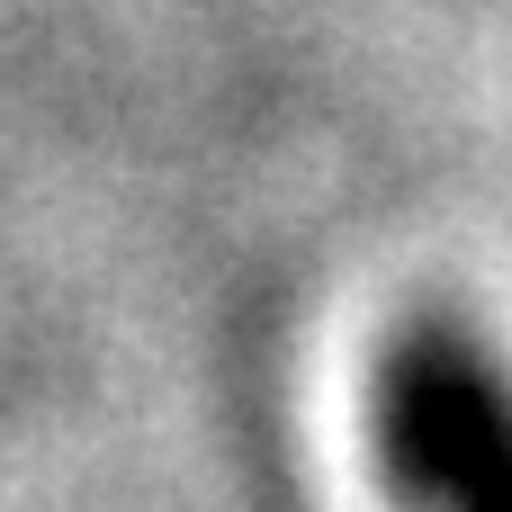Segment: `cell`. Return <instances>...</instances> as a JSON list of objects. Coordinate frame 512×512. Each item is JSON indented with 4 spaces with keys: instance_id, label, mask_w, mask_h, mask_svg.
<instances>
[{
    "instance_id": "1",
    "label": "cell",
    "mask_w": 512,
    "mask_h": 512,
    "mask_svg": "<svg viewBox=\"0 0 512 512\" xmlns=\"http://www.w3.org/2000/svg\"><path fill=\"white\" fill-rule=\"evenodd\" d=\"M378 468L405 512H512V387L459 324H405L378 369Z\"/></svg>"
}]
</instances>
